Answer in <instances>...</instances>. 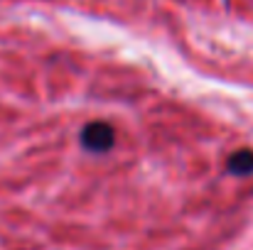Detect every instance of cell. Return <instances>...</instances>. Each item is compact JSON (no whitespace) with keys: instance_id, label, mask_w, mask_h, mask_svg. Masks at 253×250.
Wrapping results in <instances>:
<instances>
[{"instance_id":"1","label":"cell","mask_w":253,"mask_h":250,"mask_svg":"<svg viewBox=\"0 0 253 250\" xmlns=\"http://www.w3.org/2000/svg\"><path fill=\"white\" fill-rule=\"evenodd\" d=\"M82 147L93 152V155H103L108 150H113L116 145V128L106 120H91L82 128Z\"/></svg>"},{"instance_id":"2","label":"cell","mask_w":253,"mask_h":250,"mask_svg":"<svg viewBox=\"0 0 253 250\" xmlns=\"http://www.w3.org/2000/svg\"><path fill=\"white\" fill-rule=\"evenodd\" d=\"M226 167H229V172L236 174V177H249V174H253V150L251 147H244V150L231 152Z\"/></svg>"}]
</instances>
